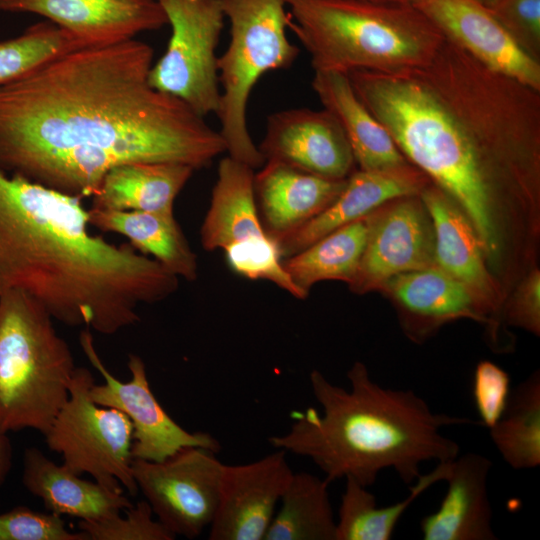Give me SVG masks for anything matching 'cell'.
<instances>
[{
    "label": "cell",
    "mask_w": 540,
    "mask_h": 540,
    "mask_svg": "<svg viewBox=\"0 0 540 540\" xmlns=\"http://www.w3.org/2000/svg\"><path fill=\"white\" fill-rule=\"evenodd\" d=\"M153 49L129 39L58 56L0 86V169L93 197L130 162L195 170L226 152L219 133L148 82Z\"/></svg>",
    "instance_id": "obj_1"
},
{
    "label": "cell",
    "mask_w": 540,
    "mask_h": 540,
    "mask_svg": "<svg viewBox=\"0 0 540 540\" xmlns=\"http://www.w3.org/2000/svg\"><path fill=\"white\" fill-rule=\"evenodd\" d=\"M348 77L404 157L461 208L486 262L496 264L505 213L538 206L540 91L446 39L421 67Z\"/></svg>",
    "instance_id": "obj_2"
},
{
    "label": "cell",
    "mask_w": 540,
    "mask_h": 540,
    "mask_svg": "<svg viewBox=\"0 0 540 540\" xmlns=\"http://www.w3.org/2000/svg\"><path fill=\"white\" fill-rule=\"evenodd\" d=\"M82 198L0 169V294L21 290L52 318L114 335L140 321L179 278L130 243L89 232Z\"/></svg>",
    "instance_id": "obj_3"
},
{
    "label": "cell",
    "mask_w": 540,
    "mask_h": 540,
    "mask_svg": "<svg viewBox=\"0 0 540 540\" xmlns=\"http://www.w3.org/2000/svg\"><path fill=\"white\" fill-rule=\"evenodd\" d=\"M347 379L349 389L313 370L310 386L322 411L308 408L296 414L285 434L269 438L271 445L309 458L330 482L350 477L366 487L388 468L411 485L424 462H447L459 455V445L442 429L473 421L434 412L412 390L380 386L360 361L350 367Z\"/></svg>",
    "instance_id": "obj_4"
},
{
    "label": "cell",
    "mask_w": 540,
    "mask_h": 540,
    "mask_svg": "<svg viewBox=\"0 0 540 540\" xmlns=\"http://www.w3.org/2000/svg\"><path fill=\"white\" fill-rule=\"evenodd\" d=\"M289 28L314 71L396 72L421 67L445 38L414 5L364 0H286Z\"/></svg>",
    "instance_id": "obj_5"
},
{
    "label": "cell",
    "mask_w": 540,
    "mask_h": 540,
    "mask_svg": "<svg viewBox=\"0 0 540 540\" xmlns=\"http://www.w3.org/2000/svg\"><path fill=\"white\" fill-rule=\"evenodd\" d=\"M44 306L21 290L0 294V432H47L69 397L72 350Z\"/></svg>",
    "instance_id": "obj_6"
},
{
    "label": "cell",
    "mask_w": 540,
    "mask_h": 540,
    "mask_svg": "<svg viewBox=\"0 0 540 540\" xmlns=\"http://www.w3.org/2000/svg\"><path fill=\"white\" fill-rule=\"evenodd\" d=\"M221 4L230 22V40L217 60L219 133L228 156L257 169L265 159L248 129L250 94L265 73L290 68L300 50L286 34L290 22L286 0H221Z\"/></svg>",
    "instance_id": "obj_7"
},
{
    "label": "cell",
    "mask_w": 540,
    "mask_h": 540,
    "mask_svg": "<svg viewBox=\"0 0 540 540\" xmlns=\"http://www.w3.org/2000/svg\"><path fill=\"white\" fill-rule=\"evenodd\" d=\"M95 382L86 367H76L69 397L44 434L48 448L62 455L63 464L87 473L106 488L136 496L132 473L133 425L121 411L96 404L90 397Z\"/></svg>",
    "instance_id": "obj_8"
},
{
    "label": "cell",
    "mask_w": 540,
    "mask_h": 540,
    "mask_svg": "<svg viewBox=\"0 0 540 540\" xmlns=\"http://www.w3.org/2000/svg\"><path fill=\"white\" fill-rule=\"evenodd\" d=\"M171 36L166 51L150 68L149 84L172 95L202 117L220 103L216 49L224 28L221 0H156Z\"/></svg>",
    "instance_id": "obj_9"
},
{
    "label": "cell",
    "mask_w": 540,
    "mask_h": 540,
    "mask_svg": "<svg viewBox=\"0 0 540 540\" xmlns=\"http://www.w3.org/2000/svg\"><path fill=\"white\" fill-rule=\"evenodd\" d=\"M216 454L190 446L159 462L133 459L138 491L175 536L196 538L212 523L224 469Z\"/></svg>",
    "instance_id": "obj_10"
},
{
    "label": "cell",
    "mask_w": 540,
    "mask_h": 540,
    "mask_svg": "<svg viewBox=\"0 0 540 540\" xmlns=\"http://www.w3.org/2000/svg\"><path fill=\"white\" fill-rule=\"evenodd\" d=\"M79 343L91 365L104 379L103 384H93L90 397L98 405L123 412L133 425V459L159 462L190 446L216 453L221 450L220 443L212 435L185 430L165 411L151 390L145 363L139 355H128L131 378L122 382L106 368L89 329L80 332Z\"/></svg>",
    "instance_id": "obj_11"
},
{
    "label": "cell",
    "mask_w": 540,
    "mask_h": 540,
    "mask_svg": "<svg viewBox=\"0 0 540 540\" xmlns=\"http://www.w3.org/2000/svg\"><path fill=\"white\" fill-rule=\"evenodd\" d=\"M365 248L350 289H382L396 275L435 264L431 218L420 194L390 200L368 214Z\"/></svg>",
    "instance_id": "obj_12"
},
{
    "label": "cell",
    "mask_w": 540,
    "mask_h": 540,
    "mask_svg": "<svg viewBox=\"0 0 540 540\" xmlns=\"http://www.w3.org/2000/svg\"><path fill=\"white\" fill-rule=\"evenodd\" d=\"M286 452L251 463L224 464L209 540H264L293 471Z\"/></svg>",
    "instance_id": "obj_13"
},
{
    "label": "cell",
    "mask_w": 540,
    "mask_h": 540,
    "mask_svg": "<svg viewBox=\"0 0 540 540\" xmlns=\"http://www.w3.org/2000/svg\"><path fill=\"white\" fill-rule=\"evenodd\" d=\"M266 161L331 179H346L355 159L335 117L326 109L291 108L267 117L257 146Z\"/></svg>",
    "instance_id": "obj_14"
},
{
    "label": "cell",
    "mask_w": 540,
    "mask_h": 540,
    "mask_svg": "<svg viewBox=\"0 0 540 540\" xmlns=\"http://www.w3.org/2000/svg\"><path fill=\"white\" fill-rule=\"evenodd\" d=\"M412 5L477 61L540 91V61L515 43L489 6L477 0H415Z\"/></svg>",
    "instance_id": "obj_15"
},
{
    "label": "cell",
    "mask_w": 540,
    "mask_h": 540,
    "mask_svg": "<svg viewBox=\"0 0 540 540\" xmlns=\"http://www.w3.org/2000/svg\"><path fill=\"white\" fill-rule=\"evenodd\" d=\"M0 12L40 15L89 46L126 41L168 24L156 0H0Z\"/></svg>",
    "instance_id": "obj_16"
},
{
    "label": "cell",
    "mask_w": 540,
    "mask_h": 540,
    "mask_svg": "<svg viewBox=\"0 0 540 540\" xmlns=\"http://www.w3.org/2000/svg\"><path fill=\"white\" fill-rule=\"evenodd\" d=\"M431 180L411 163L383 170H354L333 203L318 216L278 241L283 259L326 234L367 216L384 203L420 194Z\"/></svg>",
    "instance_id": "obj_17"
},
{
    "label": "cell",
    "mask_w": 540,
    "mask_h": 540,
    "mask_svg": "<svg viewBox=\"0 0 540 540\" xmlns=\"http://www.w3.org/2000/svg\"><path fill=\"white\" fill-rule=\"evenodd\" d=\"M382 289L402 307V326L415 341L458 318L485 323L492 334L496 332L497 325L474 293L437 265L396 275Z\"/></svg>",
    "instance_id": "obj_18"
},
{
    "label": "cell",
    "mask_w": 540,
    "mask_h": 540,
    "mask_svg": "<svg viewBox=\"0 0 540 540\" xmlns=\"http://www.w3.org/2000/svg\"><path fill=\"white\" fill-rule=\"evenodd\" d=\"M432 221L435 264L463 282L489 314L498 312L501 293L488 269L479 238L461 208L432 182L420 193Z\"/></svg>",
    "instance_id": "obj_19"
},
{
    "label": "cell",
    "mask_w": 540,
    "mask_h": 540,
    "mask_svg": "<svg viewBox=\"0 0 540 540\" xmlns=\"http://www.w3.org/2000/svg\"><path fill=\"white\" fill-rule=\"evenodd\" d=\"M254 173L253 187L265 231L279 240L300 228L340 194L346 179H331L274 161Z\"/></svg>",
    "instance_id": "obj_20"
},
{
    "label": "cell",
    "mask_w": 540,
    "mask_h": 540,
    "mask_svg": "<svg viewBox=\"0 0 540 540\" xmlns=\"http://www.w3.org/2000/svg\"><path fill=\"white\" fill-rule=\"evenodd\" d=\"M491 468V460L478 453L458 455L449 462L444 498L420 522L424 540L497 539L488 493Z\"/></svg>",
    "instance_id": "obj_21"
},
{
    "label": "cell",
    "mask_w": 540,
    "mask_h": 540,
    "mask_svg": "<svg viewBox=\"0 0 540 540\" xmlns=\"http://www.w3.org/2000/svg\"><path fill=\"white\" fill-rule=\"evenodd\" d=\"M22 483L42 500L47 511L79 520H100L125 511L133 504L122 490L88 481L64 464L58 465L36 447L23 455Z\"/></svg>",
    "instance_id": "obj_22"
},
{
    "label": "cell",
    "mask_w": 540,
    "mask_h": 540,
    "mask_svg": "<svg viewBox=\"0 0 540 540\" xmlns=\"http://www.w3.org/2000/svg\"><path fill=\"white\" fill-rule=\"evenodd\" d=\"M311 85L323 108L340 124L359 169L383 170L410 163L358 98L348 74L314 71Z\"/></svg>",
    "instance_id": "obj_23"
},
{
    "label": "cell",
    "mask_w": 540,
    "mask_h": 540,
    "mask_svg": "<svg viewBox=\"0 0 540 540\" xmlns=\"http://www.w3.org/2000/svg\"><path fill=\"white\" fill-rule=\"evenodd\" d=\"M195 171L172 162H130L110 169L92 197L96 209L174 214L176 197Z\"/></svg>",
    "instance_id": "obj_24"
},
{
    "label": "cell",
    "mask_w": 540,
    "mask_h": 540,
    "mask_svg": "<svg viewBox=\"0 0 540 540\" xmlns=\"http://www.w3.org/2000/svg\"><path fill=\"white\" fill-rule=\"evenodd\" d=\"M254 169L230 156L218 165L210 206L200 228L203 249L224 250L230 245L266 234L255 195Z\"/></svg>",
    "instance_id": "obj_25"
},
{
    "label": "cell",
    "mask_w": 540,
    "mask_h": 540,
    "mask_svg": "<svg viewBox=\"0 0 540 540\" xmlns=\"http://www.w3.org/2000/svg\"><path fill=\"white\" fill-rule=\"evenodd\" d=\"M89 224L126 237L140 253L150 255L186 281L198 278L197 255L174 214L90 208Z\"/></svg>",
    "instance_id": "obj_26"
},
{
    "label": "cell",
    "mask_w": 540,
    "mask_h": 540,
    "mask_svg": "<svg viewBox=\"0 0 540 540\" xmlns=\"http://www.w3.org/2000/svg\"><path fill=\"white\" fill-rule=\"evenodd\" d=\"M450 461L437 463L432 471L421 474L410 487L406 498L385 507L378 506L376 496L368 487L350 477L345 478V490L336 520L335 540H390L410 505L429 487L445 480Z\"/></svg>",
    "instance_id": "obj_27"
},
{
    "label": "cell",
    "mask_w": 540,
    "mask_h": 540,
    "mask_svg": "<svg viewBox=\"0 0 540 540\" xmlns=\"http://www.w3.org/2000/svg\"><path fill=\"white\" fill-rule=\"evenodd\" d=\"M367 216L326 234L283 259L285 270L306 297L318 282L339 280L349 285L353 281L365 248Z\"/></svg>",
    "instance_id": "obj_28"
},
{
    "label": "cell",
    "mask_w": 540,
    "mask_h": 540,
    "mask_svg": "<svg viewBox=\"0 0 540 540\" xmlns=\"http://www.w3.org/2000/svg\"><path fill=\"white\" fill-rule=\"evenodd\" d=\"M330 483L305 471L293 472L264 540H335Z\"/></svg>",
    "instance_id": "obj_29"
},
{
    "label": "cell",
    "mask_w": 540,
    "mask_h": 540,
    "mask_svg": "<svg viewBox=\"0 0 540 540\" xmlns=\"http://www.w3.org/2000/svg\"><path fill=\"white\" fill-rule=\"evenodd\" d=\"M502 459L515 470L540 465V374L534 371L511 390L506 408L489 428Z\"/></svg>",
    "instance_id": "obj_30"
},
{
    "label": "cell",
    "mask_w": 540,
    "mask_h": 540,
    "mask_svg": "<svg viewBox=\"0 0 540 540\" xmlns=\"http://www.w3.org/2000/svg\"><path fill=\"white\" fill-rule=\"evenodd\" d=\"M91 47L50 21L29 26L21 35L0 41V86L68 52Z\"/></svg>",
    "instance_id": "obj_31"
},
{
    "label": "cell",
    "mask_w": 540,
    "mask_h": 540,
    "mask_svg": "<svg viewBox=\"0 0 540 540\" xmlns=\"http://www.w3.org/2000/svg\"><path fill=\"white\" fill-rule=\"evenodd\" d=\"M229 268L250 280H266L293 297L306 296L294 284L284 268L278 241L268 233L228 246L224 250Z\"/></svg>",
    "instance_id": "obj_32"
},
{
    "label": "cell",
    "mask_w": 540,
    "mask_h": 540,
    "mask_svg": "<svg viewBox=\"0 0 540 540\" xmlns=\"http://www.w3.org/2000/svg\"><path fill=\"white\" fill-rule=\"evenodd\" d=\"M120 513L100 520H79L78 529L89 540H173L176 536L158 519L146 500Z\"/></svg>",
    "instance_id": "obj_33"
},
{
    "label": "cell",
    "mask_w": 540,
    "mask_h": 540,
    "mask_svg": "<svg viewBox=\"0 0 540 540\" xmlns=\"http://www.w3.org/2000/svg\"><path fill=\"white\" fill-rule=\"evenodd\" d=\"M0 540H89L66 527L61 515L17 506L0 514Z\"/></svg>",
    "instance_id": "obj_34"
},
{
    "label": "cell",
    "mask_w": 540,
    "mask_h": 540,
    "mask_svg": "<svg viewBox=\"0 0 540 540\" xmlns=\"http://www.w3.org/2000/svg\"><path fill=\"white\" fill-rule=\"evenodd\" d=\"M511 390L510 376L503 368L488 360L478 362L472 379V398L480 425L489 429L499 420Z\"/></svg>",
    "instance_id": "obj_35"
},
{
    "label": "cell",
    "mask_w": 540,
    "mask_h": 540,
    "mask_svg": "<svg viewBox=\"0 0 540 540\" xmlns=\"http://www.w3.org/2000/svg\"><path fill=\"white\" fill-rule=\"evenodd\" d=\"M489 8L515 43L540 61V0H495Z\"/></svg>",
    "instance_id": "obj_36"
},
{
    "label": "cell",
    "mask_w": 540,
    "mask_h": 540,
    "mask_svg": "<svg viewBox=\"0 0 540 540\" xmlns=\"http://www.w3.org/2000/svg\"><path fill=\"white\" fill-rule=\"evenodd\" d=\"M540 272L531 271L505 310V321L536 336L540 334Z\"/></svg>",
    "instance_id": "obj_37"
},
{
    "label": "cell",
    "mask_w": 540,
    "mask_h": 540,
    "mask_svg": "<svg viewBox=\"0 0 540 540\" xmlns=\"http://www.w3.org/2000/svg\"><path fill=\"white\" fill-rule=\"evenodd\" d=\"M13 465V447L8 434L0 432V487L6 481Z\"/></svg>",
    "instance_id": "obj_38"
},
{
    "label": "cell",
    "mask_w": 540,
    "mask_h": 540,
    "mask_svg": "<svg viewBox=\"0 0 540 540\" xmlns=\"http://www.w3.org/2000/svg\"><path fill=\"white\" fill-rule=\"evenodd\" d=\"M364 1L382 2V3L413 4L415 0H364Z\"/></svg>",
    "instance_id": "obj_39"
},
{
    "label": "cell",
    "mask_w": 540,
    "mask_h": 540,
    "mask_svg": "<svg viewBox=\"0 0 540 540\" xmlns=\"http://www.w3.org/2000/svg\"><path fill=\"white\" fill-rule=\"evenodd\" d=\"M487 6L491 5L495 0H477Z\"/></svg>",
    "instance_id": "obj_40"
}]
</instances>
